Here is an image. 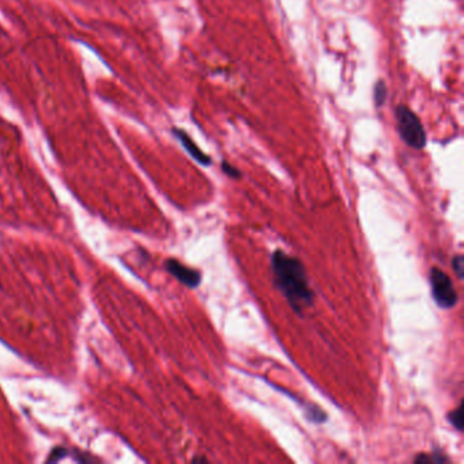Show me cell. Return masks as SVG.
Segmentation results:
<instances>
[{"label": "cell", "mask_w": 464, "mask_h": 464, "mask_svg": "<svg viewBox=\"0 0 464 464\" xmlns=\"http://www.w3.org/2000/svg\"><path fill=\"white\" fill-rule=\"evenodd\" d=\"M274 282L294 312L301 313L313 304V290L309 285L304 264L297 257L276 249L271 257Z\"/></svg>", "instance_id": "1"}, {"label": "cell", "mask_w": 464, "mask_h": 464, "mask_svg": "<svg viewBox=\"0 0 464 464\" xmlns=\"http://www.w3.org/2000/svg\"><path fill=\"white\" fill-rule=\"evenodd\" d=\"M396 129L401 141L414 150H422L428 144L426 131L423 129L419 117L406 105L395 108Z\"/></svg>", "instance_id": "2"}, {"label": "cell", "mask_w": 464, "mask_h": 464, "mask_svg": "<svg viewBox=\"0 0 464 464\" xmlns=\"http://www.w3.org/2000/svg\"><path fill=\"white\" fill-rule=\"evenodd\" d=\"M429 279H431L432 296L436 304L443 309H452L458 304L459 297L452 284V279L447 272L437 267H433Z\"/></svg>", "instance_id": "3"}, {"label": "cell", "mask_w": 464, "mask_h": 464, "mask_svg": "<svg viewBox=\"0 0 464 464\" xmlns=\"http://www.w3.org/2000/svg\"><path fill=\"white\" fill-rule=\"evenodd\" d=\"M165 269L169 274H172L183 285L187 288H196L202 284V274L195 269H190L175 259H168L165 261Z\"/></svg>", "instance_id": "4"}, {"label": "cell", "mask_w": 464, "mask_h": 464, "mask_svg": "<svg viewBox=\"0 0 464 464\" xmlns=\"http://www.w3.org/2000/svg\"><path fill=\"white\" fill-rule=\"evenodd\" d=\"M172 132L176 136L177 141L187 150V153L193 157V160L196 161L198 163L203 165V166H210L211 165V162H212L211 158L208 157L205 151H202L199 149V146L193 142V138L184 129H172Z\"/></svg>", "instance_id": "5"}, {"label": "cell", "mask_w": 464, "mask_h": 464, "mask_svg": "<svg viewBox=\"0 0 464 464\" xmlns=\"http://www.w3.org/2000/svg\"><path fill=\"white\" fill-rule=\"evenodd\" d=\"M388 96V89L387 85L383 80H379L374 83L373 87V101H374V107L376 108H382L385 104V99Z\"/></svg>", "instance_id": "6"}, {"label": "cell", "mask_w": 464, "mask_h": 464, "mask_svg": "<svg viewBox=\"0 0 464 464\" xmlns=\"http://www.w3.org/2000/svg\"><path fill=\"white\" fill-rule=\"evenodd\" d=\"M448 421L458 432L463 431V403L456 410L449 413Z\"/></svg>", "instance_id": "7"}, {"label": "cell", "mask_w": 464, "mask_h": 464, "mask_svg": "<svg viewBox=\"0 0 464 464\" xmlns=\"http://www.w3.org/2000/svg\"><path fill=\"white\" fill-rule=\"evenodd\" d=\"M221 168H222V172H224L226 176L230 177V178H240L241 172L233 165H230L227 161H222L221 163Z\"/></svg>", "instance_id": "8"}, {"label": "cell", "mask_w": 464, "mask_h": 464, "mask_svg": "<svg viewBox=\"0 0 464 464\" xmlns=\"http://www.w3.org/2000/svg\"><path fill=\"white\" fill-rule=\"evenodd\" d=\"M463 263H464V259L462 255H458L456 257H453V260H452V266H453V270L456 271V274H458V276L460 278V279H463L464 274H463Z\"/></svg>", "instance_id": "9"}, {"label": "cell", "mask_w": 464, "mask_h": 464, "mask_svg": "<svg viewBox=\"0 0 464 464\" xmlns=\"http://www.w3.org/2000/svg\"><path fill=\"white\" fill-rule=\"evenodd\" d=\"M431 458H432V464L450 463V459L447 458L441 450H434L431 455Z\"/></svg>", "instance_id": "10"}, {"label": "cell", "mask_w": 464, "mask_h": 464, "mask_svg": "<svg viewBox=\"0 0 464 464\" xmlns=\"http://www.w3.org/2000/svg\"><path fill=\"white\" fill-rule=\"evenodd\" d=\"M65 456H67V450L65 448H56L48 458V462H59L62 460Z\"/></svg>", "instance_id": "11"}, {"label": "cell", "mask_w": 464, "mask_h": 464, "mask_svg": "<svg viewBox=\"0 0 464 464\" xmlns=\"http://www.w3.org/2000/svg\"><path fill=\"white\" fill-rule=\"evenodd\" d=\"M414 463L432 464V458H431V455H426V453H419V455H416V458L414 459Z\"/></svg>", "instance_id": "12"}, {"label": "cell", "mask_w": 464, "mask_h": 464, "mask_svg": "<svg viewBox=\"0 0 464 464\" xmlns=\"http://www.w3.org/2000/svg\"><path fill=\"white\" fill-rule=\"evenodd\" d=\"M208 460L206 458H193V463H207Z\"/></svg>", "instance_id": "13"}]
</instances>
